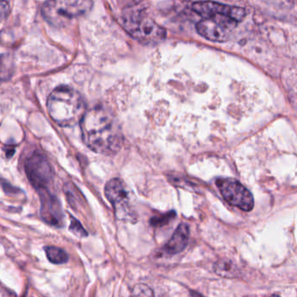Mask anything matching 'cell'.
Here are the masks:
<instances>
[{
	"label": "cell",
	"mask_w": 297,
	"mask_h": 297,
	"mask_svg": "<svg viewBox=\"0 0 297 297\" xmlns=\"http://www.w3.org/2000/svg\"><path fill=\"white\" fill-rule=\"evenodd\" d=\"M46 256L51 263L55 264H62L68 262L67 253L60 248L55 246H47L45 248Z\"/></svg>",
	"instance_id": "13"
},
{
	"label": "cell",
	"mask_w": 297,
	"mask_h": 297,
	"mask_svg": "<svg viewBox=\"0 0 297 297\" xmlns=\"http://www.w3.org/2000/svg\"><path fill=\"white\" fill-rule=\"evenodd\" d=\"M152 289L145 284H137L134 287L130 297H152Z\"/></svg>",
	"instance_id": "15"
},
{
	"label": "cell",
	"mask_w": 297,
	"mask_h": 297,
	"mask_svg": "<svg viewBox=\"0 0 297 297\" xmlns=\"http://www.w3.org/2000/svg\"><path fill=\"white\" fill-rule=\"evenodd\" d=\"M123 26L129 34L141 42H160L166 36L165 30L144 13L129 12L123 18Z\"/></svg>",
	"instance_id": "4"
},
{
	"label": "cell",
	"mask_w": 297,
	"mask_h": 297,
	"mask_svg": "<svg viewBox=\"0 0 297 297\" xmlns=\"http://www.w3.org/2000/svg\"><path fill=\"white\" fill-rule=\"evenodd\" d=\"M9 14H10L9 4L5 0L0 1V22L6 19L8 17Z\"/></svg>",
	"instance_id": "18"
},
{
	"label": "cell",
	"mask_w": 297,
	"mask_h": 297,
	"mask_svg": "<svg viewBox=\"0 0 297 297\" xmlns=\"http://www.w3.org/2000/svg\"><path fill=\"white\" fill-rule=\"evenodd\" d=\"M175 216V212L166 213V214L160 215V216L153 217L150 221V224L154 227L164 226L165 224H169Z\"/></svg>",
	"instance_id": "16"
},
{
	"label": "cell",
	"mask_w": 297,
	"mask_h": 297,
	"mask_svg": "<svg viewBox=\"0 0 297 297\" xmlns=\"http://www.w3.org/2000/svg\"><path fill=\"white\" fill-rule=\"evenodd\" d=\"M270 297H280V295H278V294H272Z\"/></svg>",
	"instance_id": "19"
},
{
	"label": "cell",
	"mask_w": 297,
	"mask_h": 297,
	"mask_svg": "<svg viewBox=\"0 0 297 297\" xmlns=\"http://www.w3.org/2000/svg\"><path fill=\"white\" fill-rule=\"evenodd\" d=\"M49 115L63 127H71L82 121L86 112L85 101L76 90L69 86L56 88L47 100Z\"/></svg>",
	"instance_id": "2"
},
{
	"label": "cell",
	"mask_w": 297,
	"mask_h": 297,
	"mask_svg": "<svg viewBox=\"0 0 297 297\" xmlns=\"http://www.w3.org/2000/svg\"><path fill=\"white\" fill-rule=\"evenodd\" d=\"M215 274L219 276L225 278H235L240 275V271L237 266L232 261L228 259H222L215 263L214 265Z\"/></svg>",
	"instance_id": "12"
},
{
	"label": "cell",
	"mask_w": 297,
	"mask_h": 297,
	"mask_svg": "<svg viewBox=\"0 0 297 297\" xmlns=\"http://www.w3.org/2000/svg\"><path fill=\"white\" fill-rule=\"evenodd\" d=\"M192 10L204 18H211L235 27L243 21L246 12L237 6H227L211 1H203L193 4Z\"/></svg>",
	"instance_id": "5"
},
{
	"label": "cell",
	"mask_w": 297,
	"mask_h": 297,
	"mask_svg": "<svg viewBox=\"0 0 297 297\" xmlns=\"http://www.w3.org/2000/svg\"><path fill=\"white\" fill-rule=\"evenodd\" d=\"M105 195L113 207L116 217L123 221H136L130 192L125 183L118 179H111L105 186Z\"/></svg>",
	"instance_id": "6"
},
{
	"label": "cell",
	"mask_w": 297,
	"mask_h": 297,
	"mask_svg": "<svg viewBox=\"0 0 297 297\" xmlns=\"http://www.w3.org/2000/svg\"><path fill=\"white\" fill-rule=\"evenodd\" d=\"M190 228L185 224H181L175 229V232L167 244L164 246V252L168 255H175L183 251L189 243Z\"/></svg>",
	"instance_id": "11"
},
{
	"label": "cell",
	"mask_w": 297,
	"mask_h": 297,
	"mask_svg": "<svg viewBox=\"0 0 297 297\" xmlns=\"http://www.w3.org/2000/svg\"><path fill=\"white\" fill-rule=\"evenodd\" d=\"M70 230L73 233L74 235L80 237H85L87 236V232L85 231V229L83 228L82 225L80 222L76 220L75 218L71 219V225H70Z\"/></svg>",
	"instance_id": "17"
},
{
	"label": "cell",
	"mask_w": 297,
	"mask_h": 297,
	"mask_svg": "<svg viewBox=\"0 0 297 297\" xmlns=\"http://www.w3.org/2000/svg\"><path fill=\"white\" fill-rule=\"evenodd\" d=\"M222 195L229 204L244 211H250L254 207V198L249 190L235 179H222L216 181Z\"/></svg>",
	"instance_id": "7"
},
{
	"label": "cell",
	"mask_w": 297,
	"mask_h": 297,
	"mask_svg": "<svg viewBox=\"0 0 297 297\" xmlns=\"http://www.w3.org/2000/svg\"><path fill=\"white\" fill-rule=\"evenodd\" d=\"M38 193L41 201L43 220L52 226H63L64 214L58 199L48 190H42Z\"/></svg>",
	"instance_id": "9"
},
{
	"label": "cell",
	"mask_w": 297,
	"mask_h": 297,
	"mask_svg": "<svg viewBox=\"0 0 297 297\" xmlns=\"http://www.w3.org/2000/svg\"><path fill=\"white\" fill-rule=\"evenodd\" d=\"M29 181L37 192L47 190L52 179V169L48 160L40 154H33L26 163Z\"/></svg>",
	"instance_id": "8"
},
{
	"label": "cell",
	"mask_w": 297,
	"mask_h": 297,
	"mask_svg": "<svg viewBox=\"0 0 297 297\" xmlns=\"http://www.w3.org/2000/svg\"><path fill=\"white\" fill-rule=\"evenodd\" d=\"M12 63L8 55L0 57V78H7L12 74Z\"/></svg>",
	"instance_id": "14"
},
{
	"label": "cell",
	"mask_w": 297,
	"mask_h": 297,
	"mask_svg": "<svg viewBox=\"0 0 297 297\" xmlns=\"http://www.w3.org/2000/svg\"><path fill=\"white\" fill-rule=\"evenodd\" d=\"M92 6V0H46L42 6V15L51 26L61 27L85 16Z\"/></svg>",
	"instance_id": "3"
},
{
	"label": "cell",
	"mask_w": 297,
	"mask_h": 297,
	"mask_svg": "<svg viewBox=\"0 0 297 297\" xmlns=\"http://www.w3.org/2000/svg\"><path fill=\"white\" fill-rule=\"evenodd\" d=\"M83 140L94 152L113 155L123 143L121 127L109 109L96 106L88 110L80 122Z\"/></svg>",
	"instance_id": "1"
},
{
	"label": "cell",
	"mask_w": 297,
	"mask_h": 297,
	"mask_svg": "<svg viewBox=\"0 0 297 297\" xmlns=\"http://www.w3.org/2000/svg\"><path fill=\"white\" fill-rule=\"evenodd\" d=\"M234 27L217 20L204 18L196 26L198 33L213 42H225L229 39Z\"/></svg>",
	"instance_id": "10"
}]
</instances>
